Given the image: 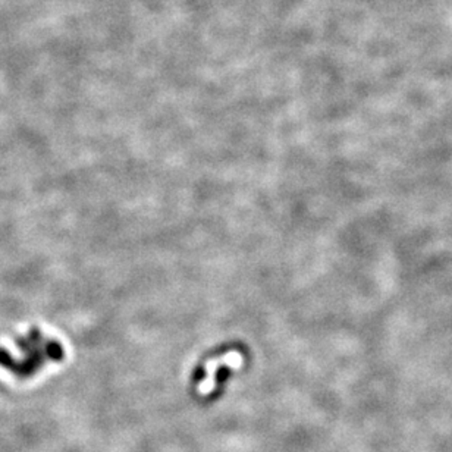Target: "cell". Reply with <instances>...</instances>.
Instances as JSON below:
<instances>
[{"instance_id":"6da1fadb","label":"cell","mask_w":452,"mask_h":452,"mask_svg":"<svg viewBox=\"0 0 452 452\" xmlns=\"http://www.w3.org/2000/svg\"><path fill=\"white\" fill-rule=\"evenodd\" d=\"M19 357L10 356L5 349H0V366L12 371L17 378L25 379L37 373L46 363L63 358V349L58 342L44 341L39 335L19 342Z\"/></svg>"}]
</instances>
